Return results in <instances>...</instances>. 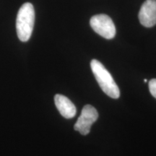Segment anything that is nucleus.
I'll list each match as a JSON object with an SVG mask.
<instances>
[{"label": "nucleus", "instance_id": "f257e3e1", "mask_svg": "<svg viewBox=\"0 0 156 156\" xmlns=\"http://www.w3.org/2000/svg\"><path fill=\"white\" fill-rule=\"evenodd\" d=\"M35 23V10L31 3L26 2L20 8L16 19L17 34L23 42L30 38Z\"/></svg>", "mask_w": 156, "mask_h": 156}, {"label": "nucleus", "instance_id": "f03ea898", "mask_svg": "<svg viewBox=\"0 0 156 156\" xmlns=\"http://www.w3.org/2000/svg\"><path fill=\"white\" fill-rule=\"evenodd\" d=\"M90 67L99 86L103 92L112 98H119L120 96L119 87L112 75L102 63L96 59H93L90 62Z\"/></svg>", "mask_w": 156, "mask_h": 156}, {"label": "nucleus", "instance_id": "7ed1b4c3", "mask_svg": "<svg viewBox=\"0 0 156 156\" xmlns=\"http://www.w3.org/2000/svg\"><path fill=\"white\" fill-rule=\"evenodd\" d=\"M93 30L106 39H112L116 35V27L110 17L107 15H96L90 20Z\"/></svg>", "mask_w": 156, "mask_h": 156}, {"label": "nucleus", "instance_id": "20e7f679", "mask_svg": "<svg viewBox=\"0 0 156 156\" xmlns=\"http://www.w3.org/2000/svg\"><path fill=\"white\" fill-rule=\"evenodd\" d=\"M98 118V113L91 105H85L82 110L81 115L75 123L74 129L83 135H86L90 131L92 124Z\"/></svg>", "mask_w": 156, "mask_h": 156}, {"label": "nucleus", "instance_id": "39448f33", "mask_svg": "<svg viewBox=\"0 0 156 156\" xmlns=\"http://www.w3.org/2000/svg\"><path fill=\"white\" fill-rule=\"evenodd\" d=\"M138 17L143 26H154L156 24V0H146L140 8Z\"/></svg>", "mask_w": 156, "mask_h": 156}, {"label": "nucleus", "instance_id": "423d86ee", "mask_svg": "<svg viewBox=\"0 0 156 156\" xmlns=\"http://www.w3.org/2000/svg\"><path fill=\"white\" fill-rule=\"evenodd\" d=\"M54 101L58 112L64 118L71 119L75 116L77 109L74 103L67 97L56 94L54 97Z\"/></svg>", "mask_w": 156, "mask_h": 156}, {"label": "nucleus", "instance_id": "0eeeda50", "mask_svg": "<svg viewBox=\"0 0 156 156\" xmlns=\"http://www.w3.org/2000/svg\"><path fill=\"white\" fill-rule=\"evenodd\" d=\"M149 90L151 95L156 98V79H152L149 82Z\"/></svg>", "mask_w": 156, "mask_h": 156}, {"label": "nucleus", "instance_id": "6e6552de", "mask_svg": "<svg viewBox=\"0 0 156 156\" xmlns=\"http://www.w3.org/2000/svg\"><path fill=\"white\" fill-rule=\"evenodd\" d=\"M144 82H145V83H147V79H145V80H144Z\"/></svg>", "mask_w": 156, "mask_h": 156}]
</instances>
